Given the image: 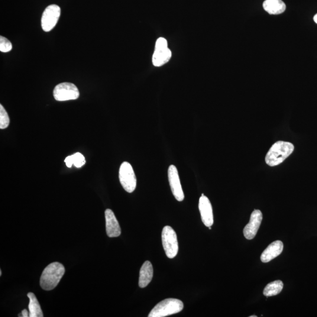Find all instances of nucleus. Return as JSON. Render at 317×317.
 Listing matches in <instances>:
<instances>
[{
  "mask_svg": "<svg viewBox=\"0 0 317 317\" xmlns=\"http://www.w3.org/2000/svg\"><path fill=\"white\" fill-rule=\"evenodd\" d=\"M257 317V316H250V317Z\"/></svg>",
  "mask_w": 317,
  "mask_h": 317,
  "instance_id": "nucleus-24",
  "label": "nucleus"
},
{
  "mask_svg": "<svg viewBox=\"0 0 317 317\" xmlns=\"http://www.w3.org/2000/svg\"><path fill=\"white\" fill-rule=\"evenodd\" d=\"M154 276V268L150 261H145L141 268L139 286L145 288L151 282Z\"/></svg>",
  "mask_w": 317,
  "mask_h": 317,
  "instance_id": "nucleus-14",
  "label": "nucleus"
},
{
  "mask_svg": "<svg viewBox=\"0 0 317 317\" xmlns=\"http://www.w3.org/2000/svg\"><path fill=\"white\" fill-rule=\"evenodd\" d=\"M21 315L22 317H29V313L27 310H24L21 313Z\"/></svg>",
  "mask_w": 317,
  "mask_h": 317,
  "instance_id": "nucleus-21",
  "label": "nucleus"
},
{
  "mask_svg": "<svg viewBox=\"0 0 317 317\" xmlns=\"http://www.w3.org/2000/svg\"><path fill=\"white\" fill-rule=\"evenodd\" d=\"M262 220H263V214L260 210H254L251 213L250 222L245 226L243 230V234L245 238L247 240H252L254 238L259 229Z\"/></svg>",
  "mask_w": 317,
  "mask_h": 317,
  "instance_id": "nucleus-10",
  "label": "nucleus"
},
{
  "mask_svg": "<svg viewBox=\"0 0 317 317\" xmlns=\"http://www.w3.org/2000/svg\"><path fill=\"white\" fill-rule=\"evenodd\" d=\"M294 150V145L290 142L278 141L268 151L265 160L268 166H277L290 157Z\"/></svg>",
  "mask_w": 317,
  "mask_h": 317,
  "instance_id": "nucleus-2",
  "label": "nucleus"
},
{
  "mask_svg": "<svg viewBox=\"0 0 317 317\" xmlns=\"http://www.w3.org/2000/svg\"><path fill=\"white\" fill-rule=\"evenodd\" d=\"M106 234L109 238H117L121 234V229L116 216L111 209L105 212Z\"/></svg>",
  "mask_w": 317,
  "mask_h": 317,
  "instance_id": "nucleus-12",
  "label": "nucleus"
},
{
  "mask_svg": "<svg viewBox=\"0 0 317 317\" xmlns=\"http://www.w3.org/2000/svg\"><path fill=\"white\" fill-rule=\"evenodd\" d=\"M183 303L175 299H167L161 301L152 310L149 317H164L175 315L182 311Z\"/></svg>",
  "mask_w": 317,
  "mask_h": 317,
  "instance_id": "nucleus-3",
  "label": "nucleus"
},
{
  "mask_svg": "<svg viewBox=\"0 0 317 317\" xmlns=\"http://www.w3.org/2000/svg\"><path fill=\"white\" fill-rule=\"evenodd\" d=\"M12 45L7 38L0 37V51L2 53H8L12 50Z\"/></svg>",
  "mask_w": 317,
  "mask_h": 317,
  "instance_id": "nucleus-20",
  "label": "nucleus"
},
{
  "mask_svg": "<svg viewBox=\"0 0 317 317\" xmlns=\"http://www.w3.org/2000/svg\"><path fill=\"white\" fill-rule=\"evenodd\" d=\"M55 99L58 101H66L76 100L79 98V92L74 83L63 82L58 84L54 89Z\"/></svg>",
  "mask_w": 317,
  "mask_h": 317,
  "instance_id": "nucleus-6",
  "label": "nucleus"
},
{
  "mask_svg": "<svg viewBox=\"0 0 317 317\" xmlns=\"http://www.w3.org/2000/svg\"><path fill=\"white\" fill-rule=\"evenodd\" d=\"M9 122V116L7 112L1 104L0 105V129H4L8 128Z\"/></svg>",
  "mask_w": 317,
  "mask_h": 317,
  "instance_id": "nucleus-19",
  "label": "nucleus"
},
{
  "mask_svg": "<svg viewBox=\"0 0 317 317\" xmlns=\"http://www.w3.org/2000/svg\"><path fill=\"white\" fill-rule=\"evenodd\" d=\"M314 21H315L316 23L317 24V14L315 15V17H314Z\"/></svg>",
  "mask_w": 317,
  "mask_h": 317,
  "instance_id": "nucleus-22",
  "label": "nucleus"
},
{
  "mask_svg": "<svg viewBox=\"0 0 317 317\" xmlns=\"http://www.w3.org/2000/svg\"><path fill=\"white\" fill-rule=\"evenodd\" d=\"M171 57V52L168 48L166 39L158 38L153 57V63L155 67H159L169 62Z\"/></svg>",
  "mask_w": 317,
  "mask_h": 317,
  "instance_id": "nucleus-7",
  "label": "nucleus"
},
{
  "mask_svg": "<svg viewBox=\"0 0 317 317\" xmlns=\"http://www.w3.org/2000/svg\"><path fill=\"white\" fill-rule=\"evenodd\" d=\"M168 179L173 196L177 201H183L184 198V193L181 185L179 173L174 165H170L168 169Z\"/></svg>",
  "mask_w": 317,
  "mask_h": 317,
  "instance_id": "nucleus-9",
  "label": "nucleus"
},
{
  "mask_svg": "<svg viewBox=\"0 0 317 317\" xmlns=\"http://www.w3.org/2000/svg\"><path fill=\"white\" fill-rule=\"evenodd\" d=\"M61 15L59 6L52 4L45 9L41 18V27L45 32H49L56 27Z\"/></svg>",
  "mask_w": 317,
  "mask_h": 317,
  "instance_id": "nucleus-8",
  "label": "nucleus"
},
{
  "mask_svg": "<svg viewBox=\"0 0 317 317\" xmlns=\"http://www.w3.org/2000/svg\"><path fill=\"white\" fill-rule=\"evenodd\" d=\"M199 209L203 224L207 227H211L214 221L212 206L208 197L204 195L200 197Z\"/></svg>",
  "mask_w": 317,
  "mask_h": 317,
  "instance_id": "nucleus-11",
  "label": "nucleus"
},
{
  "mask_svg": "<svg viewBox=\"0 0 317 317\" xmlns=\"http://www.w3.org/2000/svg\"><path fill=\"white\" fill-rule=\"evenodd\" d=\"M27 296L30 299L29 302V317H43V313L42 312L40 303L35 294L32 293H28Z\"/></svg>",
  "mask_w": 317,
  "mask_h": 317,
  "instance_id": "nucleus-16",
  "label": "nucleus"
},
{
  "mask_svg": "<svg viewBox=\"0 0 317 317\" xmlns=\"http://www.w3.org/2000/svg\"><path fill=\"white\" fill-rule=\"evenodd\" d=\"M119 181L121 185L128 193H132L137 187V177H136L132 165L124 161L121 165L119 171Z\"/></svg>",
  "mask_w": 317,
  "mask_h": 317,
  "instance_id": "nucleus-5",
  "label": "nucleus"
},
{
  "mask_svg": "<svg viewBox=\"0 0 317 317\" xmlns=\"http://www.w3.org/2000/svg\"><path fill=\"white\" fill-rule=\"evenodd\" d=\"M161 239L167 257L169 258L175 257L179 250L176 232L170 226H165L161 234Z\"/></svg>",
  "mask_w": 317,
  "mask_h": 317,
  "instance_id": "nucleus-4",
  "label": "nucleus"
},
{
  "mask_svg": "<svg viewBox=\"0 0 317 317\" xmlns=\"http://www.w3.org/2000/svg\"><path fill=\"white\" fill-rule=\"evenodd\" d=\"M65 162H66L68 167L70 168L74 164L76 167L80 168L85 164L86 161L85 157H83L82 154L76 153L67 157L66 159H65Z\"/></svg>",
  "mask_w": 317,
  "mask_h": 317,
  "instance_id": "nucleus-18",
  "label": "nucleus"
},
{
  "mask_svg": "<svg viewBox=\"0 0 317 317\" xmlns=\"http://www.w3.org/2000/svg\"><path fill=\"white\" fill-rule=\"evenodd\" d=\"M263 8L268 14L278 15L285 11L286 5L282 0H265Z\"/></svg>",
  "mask_w": 317,
  "mask_h": 317,
  "instance_id": "nucleus-15",
  "label": "nucleus"
},
{
  "mask_svg": "<svg viewBox=\"0 0 317 317\" xmlns=\"http://www.w3.org/2000/svg\"><path fill=\"white\" fill-rule=\"evenodd\" d=\"M283 283L280 280L273 281L267 284L264 289L263 294L266 297H272L280 294L283 289Z\"/></svg>",
  "mask_w": 317,
  "mask_h": 317,
  "instance_id": "nucleus-17",
  "label": "nucleus"
},
{
  "mask_svg": "<svg viewBox=\"0 0 317 317\" xmlns=\"http://www.w3.org/2000/svg\"><path fill=\"white\" fill-rule=\"evenodd\" d=\"M283 242L275 241L266 248L261 255V260L263 263H268L274 258L279 256L283 250Z\"/></svg>",
  "mask_w": 317,
  "mask_h": 317,
  "instance_id": "nucleus-13",
  "label": "nucleus"
},
{
  "mask_svg": "<svg viewBox=\"0 0 317 317\" xmlns=\"http://www.w3.org/2000/svg\"><path fill=\"white\" fill-rule=\"evenodd\" d=\"M66 272L62 264L54 262L45 268L40 278V286L45 291L53 290L59 284Z\"/></svg>",
  "mask_w": 317,
  "mask_h": 317,
  "instance_id": "nucleus-1",
  "label": "nucleus"
},
{
  "mask_svg": "<svg viewBox=\"0 0 317 317\" xmlns=\"http://www.w3.org/2000/svg\"><path fill=\"white\" fill-rule=\"evenodd\" d=\"M1 275H2V271L1 270H0V276H1Z\"/></svg>",
  "mask_w": 317,
  "mask_h": 317,
  "instance_id": "nucleus-23",
  "label": "nucleus"
}]
</instances>
